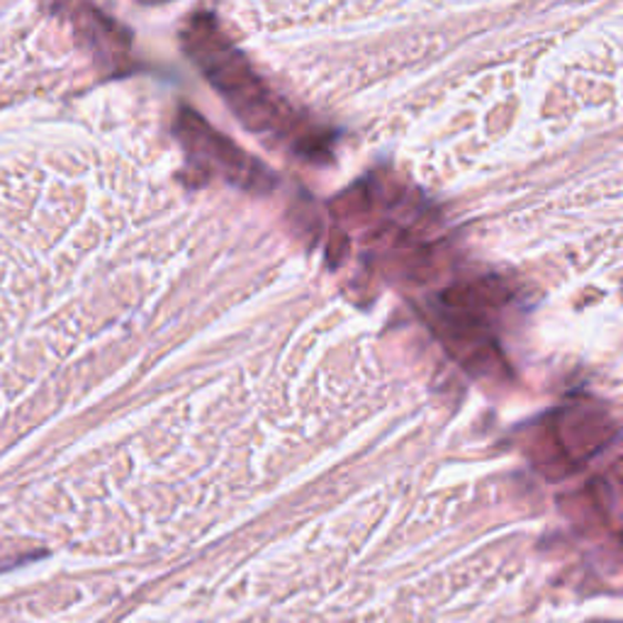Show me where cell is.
<instances>
[{"instance_id":"obj_1","label":"cell","mask_w":623,"mask_h":623,"mask_svg":"<svg viewBox=\"0 0 623 623\" xmlns=\"http://www.w3.org/2000/svg\"><path fill=\"white\" fill-rule=\"evenodd\" d=\"M183 49L232 110L253 132H283L290 124L285 105L265 91L247 59L227 40L210 16H193L183 30Z\"/></svg>"},{"instance_id":"obj_2","label":"cell","mask_w":623,"mask_h":623,"mask_svg":"<svg viewBox=\"0 0 623 623\" xmlns=\"http://www.w3.org/2000/svg\"><path fill=\"white\" fill-rule=\"evenodd\" d=\"M175 132L190 159L212 169L214 173L224 175L227 181L249 190H269L273 185L271 173L265 171L259 161H253L220 132H214L198 112L181 110L175 122Z\"/></svg>"}]
</instances>
